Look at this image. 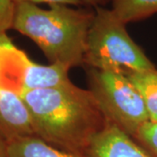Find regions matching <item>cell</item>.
I'll return each mask as SVG.
<instances>
[{
    "label": "cell",
    "instance_id": "5bb4252c",
    "mask_svg": "<svg viewBox=\"0 0 157 157\" xmlns=\"http://www.w3.org/2000/svg\"><path fill=\"white\" fill-rule=\"evenodd\" d=\"M0 157H11L9 152V142L0 133Z\"/></svg>",
    "mask_w": 157,
    "mask_h": 157
},
{
    "label": "cell",
    "instance_id": "5b68a950",
    "mask_svg": "<svg viewBox=\"0 0 157 157\" xmlns=\"http://www.w3.org/2000/svg\"><path fill=\"white\" fill-rule=\"evenodd\" d=\"M70 70L59 64H38L13 45L7 34L0 38V83L19 94L69 83Z\"/></svg>",
    "mask_w": 157,
    "mask_h": 157
},
{
    "label": "cell",
    "instance_id": "ba28073f",
    "mask_svg": "<svg viewBox=\"0 0 157 157\" xmlns=\"http://www.w3.org/2000/svg\"><path fill=\"white\" fill-rule=\"evenodd\" d=\"M11 157H85L51 146L37 136H27L9 142Z\"/></svg>",
    "mask_w": 157,
    "mask_h": 157
},
{
    "label": "cell",
    "instance_id": "9a60e30c",
    "mask_svg": "<svg viewBox=\"0 0 157 157\" xmlns=\"http://www.w3.org/2000/svg\"><path fill=\"white\" fill-rule=\"evenodd\" d=\"M82 5H86L93 7H100L105 5H107L109 3H112L113 0H80Z\"/></svg>",
    "mask_w": 157,
    "mask_h": 157
},
{
    "label": "cell",
    "instance_id": "4fadbf2b",
    "mask_svg": "<svg viewBox=\"0 0 157 157\" xmlns=\"http://www.w3.org/2000/svg\"><path fill=\"white\" fill-rule=\"evenodd\" d=\"M16 3H32L37 4H47L49 6L55 5H66V6H80L82 3L80 0H14Z\"/></svg>",
    "mask_w": 157,
    "mask_h": 157
},
{
    "label": "cell",
    "instance_id": "8992f818",
    "mask_svg": "<svg viewBox=\"0 0 157 157\" xmlns=\"http://www.w3.org/2000/svg\"><path fill=\"white\" fill-rule=\"evenodd\" d=\"M0 133L8 142L35 135L31 113L22 96L1 83Z\"/></svg>",
    "mask_w": 157,
    "mask_h": 157
},
{
    "label": "cell",
    "instance_id": "7a4b0ae2",
    "mask_svg": "<svg viewBox=\"0 0 157 157\" xmlns=\"http://www.w3.org/2000/svg\"><path fill=\"white\" fill-rule=\"evenodd\" d=\"M94 10L55 5L42 9L32 3H16L12 29L31 39L49 64L70 69L84 66L86 40Z\"/></svg>",
    "mask_w": 157,
    "mask_h": 157
},
{
    "label": "cell",
    "instance_id": "6da1fadb",
    "mask_svg": "<svg viewBox=\"0 0 157 157\" xmlns=\"http://www.w3.org/2000/svg\"><path fill=\"white\" fill-rule=\"evenodd\" d=\"M28 107L37 137L51 146L85 156L107 121L88 89L69 82L20 94Z\"/></svg>",
    "mask_w": 157,
    "mask_h": 157
},
{
    "label": "cell",
    "instance_id": "277c9868",
    "mask_svg": "<svg viewBox=\"0 0 157 157\" xmlns=\"http://www.w3.org/2000/svg\"><path fill=\"white\" fill-rule=\"evenodd\" d=\"M88 88L107 124L132 138L149 121L140 92L126 75L88 68Z\"/></svg>",
    "mask_w": 157,
    "mask_h": 157
},
{
    "label": "cell",
    "instance_id": "8fae6325",
    "mask_svg": "<svg viewBox=\"0 0 157 157\" xmlns=\"http://www.w3.org/2000/svg\"><path fill=\"white\" fill-rule=\"evenodd\" d=\"M134 139L152 157H157V123L148 121L144 124Z\"/></svg>",
    "mask_w": 157,
    "mask_h": 157
},
{
    "label": "cell",
    "instance_id": "9c48e42d",
    "mask_svg": "<svg viewBox=\"0 0 157 157\" xmlns=\"http://www.w3.org/2000/svg\"><path fill=\"white\" fill-rule=\"evenodd\" d=\"M112 10L127 25L157 14V0H113Z\"/></svg>",
    "mask_w": 157,
    "mask_h": 157
},
{
    "label": "cell",
    "instance_id": "52a82bcc",
    "mask_svg": "<svg viewBox=\"0 0 157 157\" xmlns=\"http://www.w3.org/2000/svg\"><path fill=\"white\" fill-rule=\"evenodd\" d=\"M85 157H152L136 140L111 124L91 141Z\"/></svg>",
    "mask_w": 157,
    "mask_h": 157
},
{
    "label": "cell",
    "instance_id": "3957f363",
    "mask_svg": "<svg viewBox=\"0 0 157 157\" xmlns=\"http://www.w3.org/2000/svg\"><path fill=\"white\" fill-rule=\"evenodd\" d=\"M94 18L86 40L84 65L88 68L126 76L156 69L135 43L112 9L94 8Z\"/></svg>",
    "mask_w": 157,
    "mask_h": 157
},
{
    "label": "cell",
    "instance_id": "30bf717a",
    "mask_svg": "<svg viewBox=\"0 0 157 157\" xmlns=\"http://www.w3.org/2000/svg\"><path fill=\"white\" fill-rule=\"evenodd\" d=\"M128 77L143 98L149 121L157 123V68L132 73Z\"/></svg>",
    "mask_w": 157,
    "mask_h": 157
},
{
    "label": "cell",
    "instance_id": "7c38bea8",
    "mask_svg": "<svg viewBox=\"0 0 157 157\" xmlns=\"http://www.w3.org/2000/svg\"><path fill=\"white\" fill-rule=\"evenodd\" d=\"M15 10L16 2L14 0H0V38L12 28Z\"/></svg>",
    "mask_w": 157,
    "mask_h": 157
}]
</instances>
